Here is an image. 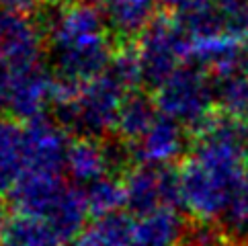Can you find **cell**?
I'll use <instances>...</instances> for the list:
<instances>
[{
  "label": "cell",
  "instance_id": "1",
  "mask_svg": "<svg viewBox=\"0 0 248 246\" xmlns=\"http://www.w3.org/2000/svg\"><path fill=\"white\" fill-rule=\"evenodd\" d=\"M181 201L228 238L248 236V127L217 121L203 127L179 174Z\"/></svg>",
  "mask_w": 248,
  "mask_h": 246
},
{
  "label": "cell",
  "instance_id": "2",
  "mask_svg": "<svg viewBox=\"0 0 248 246\" xmlns=\"http://www.w3.org/2000/svg\"><path fill=\"white\" fill-rule=\"evenodd\" d=\"M49 33L58 70L62 80H66L64 89H78L76 82L93 80L107 66L109 49L103 19L93 6L76 4L62 11Z\"/></svg>",
  "mask_w": 248,
  "mask_h": 246
},
{
  "label": "cell",
  "instance_id": "3",
  "mask_svg": "<svg viewBox=\"0 0 248 246\" xmlns=\"http://www.w3.org/2000/svg\"><path fill=\"white\" fill-rule=\"evenodd\" d=\"M125 82L117 74H103L78 86L76 91L62 94L60 101L68 111L70 123L88 134H101L107 127L115 125L123 107V89Z\"/></svg>",
  "mask_w": 248,
  "mask_h": 246
},
{
  "label": "cell",
  "instance_id": "4",
  "mask_svg": "<svg viewBox=\"0 0 248 246\" xmlns=\"http://www.w3.org/2000/svg\"><path fill=\"white\" fill-rule=\"evenodd\" d=\"M214 82L207 80L203 70L181 66L158 86V107L164 117L191 127L209 125V113L216 99Z\"/></svg>",
  "mask_w": 248,
  "mask_h": 246
},
{
  "label": "cell",
  "instance_id": "5",
  "mask_svg": "<svg viewBox=\"0 0 248 246\" xmlns=\"http://www.w3.org/2000/svg\"><path fill=\"white\" fill-rule=\"evenodd\" d=\"M191 51L189 41H185V33L179 25H168L156 21L146 29V37L140 49V72L148 82L160 86L174 70H179V62Z\"/></svg>",
  "mask_w": 248,
  "mask_h": 246
},
{
  "label": "cell",
  "instance_id": "6",
  "mask_svg": "<svg viewBox=\"0 0 248 246\" xmlns=\"http://www.w3.org/2000/svg\"><path fill=\"white\" fill-rule=\"evenodd\" d=\"M64 134L46 121H33L23 129V174L25 177H58L68 160Z\"/></svg>",
  "mask_w": 248,
  "mask_h": 246
},
{
  "label": "cell",
  "instance_id": "7",
  "mask_svg": "<svg viewBox=\"0 0 248 246\" xmlns=\"http://www.w3.org/2000/svg\"><path fill=\"white\" fill-rule=\"evenodd\" d=\"M125 203L141 217L160 209L172 207L179 193V177L158 166H144L129 177L125 187Z\"/></svg>",
  "mask_w": 248,
  "mask_h": 246
},
{
  "label": "cell",
  "instance_id": "8",
  "mask_svg": "<svg viewBox=\"0 0 248 246\" xmlns=\"http://www.w3.org/2000/svg\"><path fill=\"white\" fill-rule=\"evenodd\" d=\"M216 94L232 121L248 127V41L216 68Z\"/></svg>",
  "mask_w": 248,
  "mask_h": 246
},
{
  "label": "cell",
  "instance_id": "9",
  "mask_svg": "<svg viewBox=\"0 0 248 246\" xmlns=\"http://www.w3.org/2000/svg\"><path fill=\"white\" fill-rule=\"evenodd\" d=\"M183 148V131L179 123L170 117H156L154 123L144 136L138 139L136 154L141 160L152 166L164 164L181 152Z\"/></svg>",
  "mask_w": 248,
  "mask_h": 246
},
{
  "label": "cell",
  "instance_id": "10",
  "mask_svg": "<svg viewBox=\"0 0 248 246\" xmlns=\"http://www.w3.org/2000/svg\"><path fill=\"white\" fill-rule=\"evenodd\" d=\"M181 217L172 207L148 214L136 222L134 246H174L181 238Z\"/></svg>",
  "mask_w": 248,
  "mask_h": 246
},
{
  "label": "cell",
  "instance_id": "11",
  "mask_svg": "<svg viewBox=\"0 0 248 246\" xmlns=\"http://www.w3.org/2000/svg\"><path fill=\"white\" fill-rule=\"evenodd\" d=\"M62 242L47 222L25 214L4 224L0 232V246H62Z\"/></svg>",
  "mask_w": 248,
  "mask_h": 246
},
{
  "label": "cell",
  "instance_id": "12",
  "mask_svg": "<svg viewBox=\"0 0 248 246\" xmlns=\"http://www.w3.org/2000/svg\"><path fill=\"white\" fill-rule=\"evenodd\" d=\"M136 222L123 214H109L84 230L76 246H134Z\"/></svg>",
  "mask_w": 248,
  "mask_h": 246
},
{
  "label": "cell",
  "instance_id": "13",
  "mask_svg": "<svg viewBox=\"0 0 248 246\" xmlns=\"http://www.w3.org/2000/svg\"><path fill=\"white\" fill-rule=\"evenodd\" d=\"M66 166L74 179L96 183L105 179V172L109 169V156L93 142H80L68 150Z\"/></svg>",
  "mask_w": 248,
  "mask_h": 246
},
{
  "label": "cell",
  "instance_id": "14",
  "mask_svg": "<svg viewBox=\"0 0 248 246\" xmlns=\"http://www.w3.org/2000/svg\"><path fill=\"white\" fill-rule=\"evenodd\" d=\"M154 119H156V113L152 105L148 103V99H144V96H129L121 107L117 127L127 139H136L138 142L150 129Z\"/></svg>",
  "mask_w": 248,
  "mask_h": 246
},
{
  "label": "cell",
  "instance_id": "15",
  "mask_svg": "<svg viewBox=\"0 0 248 246\" xmlns=\"http://www.w3.org/2000/svg\"><path fill=\"white\" fill-rule=\"evenodd\" d=\"M84 197H86L88 212L99 217H105L109 214H115V209L125 201V189L117 181L105 177L96 183H91Z\"/></svg>",
  "mask_w": 248,
  "mask_h": 246
},
{
  "label": "cell",
  "instance_id": "16",
  "mask_svg": "<svg viewBox=\"0 0 248 246\" xmlns=\"http://www.w3.org/2000/svg\"><path fill=\"white\" fill-rule=\"evenodd\" d=\"M2 184H4V181H2V177H0V189H2Z\"/></svg>",
  "mask_w": 248,
  "mask_h": 246
}]
</instances>
